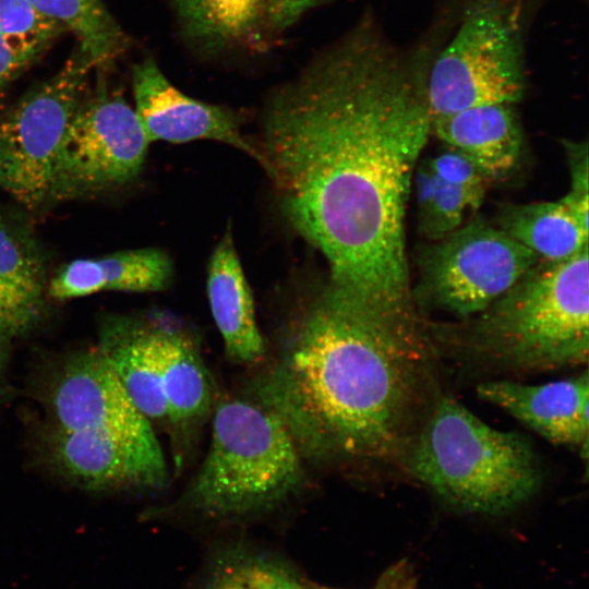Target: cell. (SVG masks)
Here are the masks:
<instances>
[{
  "mask_svg": "<svg viewBox=\"0 0 589 589\" xmlns=\"http://www.w3.org/2000/svg\"><path fill=\"white\" fill-rule=\"evenodd\" d=\"M407 465L449 507L476 515L512 510L533 496L542 480L524 436L488 425L447 397L414 437Z\"/></svg>",
  "mask_w": 589,
  "mask_h": 589,
  "instance_id": "obj_4",
  "label": "cell"
},
{
  "mask_svg": "<svg viewBox=\"0 0 589 589\" xmlns=\"http://www.w3.org/2000/svg\"><path fill=\"white\" fill-rule=\"evenodd\" d=\"M95 69L77 43L62 68L0 115V187L28 209L47 204L53 163Z\"/></svg>",
  "mask_w": 589,
  "mask_h": 589,
  "instance_id": "obj_7",
  "label": "cell"
},
{
  "mask_svg": "<svg viewBox=\"0 0 589 589\" xmlns=\"http://www.w3.org/2000/svg\"><path fill=\"white\" fill-rule=\"evenodd\" d=\"M33 62V59L13 48L0 34V95Z\"/></svg>",
  "mask_w": 589,
  "mask_h": 589,
  "instance_id": "obj_29",
  "label": "cell"
},
{
  "mask_svg": "<svg viewBox=\"0 0 589 589\" xmlns=\"http://www.w3.org/2000/svg\"><path fill=\"white\" fill-rule=\"evenodd\" d=\"M568 168L569 190L560 199L588 227L589 209V163L588 144L584 142L563 141Z\"/></svg>",
  "mask_w": 589,
  "mask_h": 589,
  "instance_id": "obj_26",
  "label": "cell"
},
{
  "mask_svg": "<svg viewBox=\"0 0 589 589\" xmlns=\"http://www.w3.org/2000/svg\"><path fill=\"white\" fill-rule=\"evenodd\" d=\"M212 413L199 470L176 500L144 512V520L238 526L274 514L300 493L304 460L275 413L252 397L221 399Z\"/></svg>",
  "mask_w": 589,
  "mask_h": 589,
  "instance_id": "obj_3",
  "label": "cell"
},
{
  "mask_svg": "<svg viewBox=\"0 0 589 589\" xmlns=\"http://www.w3.org/2000/svg\"><path fill=\"white\" fill-rule=\"evenodd\" d=\"M419 255V298L456 315H478L541 260L482 218L433 240Z\"/></svg>",
  "mask_w": 589,
  "mask_h": 589,
  "instance_id": "obj_9",
  "label": "cell"
},
{
  "mask_svg": "<svg viewBox=\"0 0 589 589\" xmlns=\"http://www.w3.org/2000/svg\"><path fill=\"white\" fill-rule=\"evenodd\" d=\"M432 173L447 183L456 184L484 196L488 177L465 154L450 147L426 163Z\"/></svg>",
  "mask_w": 589,
  "mask_h": 589,
  "instance_id": "obj_27",
  "label": "cell"
},
{
  "mask_svg": "<svg viewBox=\"0 0 589 589\" xmlns=\"http://www.w3.org/2000/svg\"><path fill=\"white\" fill-rule=\"evenodd\" d=\"M48 424L68 431L157 438L97 347L74 351L53 368L43 389Z\"/></svg>",
  "mask_w": 589,
  "mask_h": 589,
  "instance_id": "obj_11",
  "label": "cell"
},
{
  "mask_svg": "<svg viewBox=\"0 0 589 589\" xmlns=\"http://www.w3.org/2000/svg\"><path fill=\"white\" fill-rule=\"evenodd\" d=\"M46 259L31 228L0 209V330L31 332L45 314Z\"/></svg>",
  "mask_w": 589,
  "mask_h": 589,
  "instance_id": "obj_17",
  "label": "cell"
},
{
  "mask_svg": "<svg viewBox=\"0 0 589 589\" xmlns=\"http://www.w3.org/2000/svg\"><path fill=\"white\" fill-rule=\"evenodd\" d=\"M164 318L165 315H108L100 323L96 347L141 413L151 423L168 426L161 384Z\"/></svg>",
  "mask_w": 589,
  "mask_h": 589,
  "instance_id": "obj_15",
  "label": "cell"
},
{
  "mask_svg": "<svg viewBox=\"0 0 589 589\" xmlns=\"http://www.w3.org/2000/svg\"><path fill=\"white\" fill-rule=\"evenodd\" d=\"M479 397L528 425L554 444L587 448L589 433L588 372L540 385L485 382Z\"/></svg>",
  "mask_w": 589,
  "mask_h": 589,
  "instance_id": "obj_14",
  "label": "cell"
},
{
  "mask_svg": "<svg viewBox=\"0 0 589 589\" xmlns=\"http://www.w3.org/2000/svg\"><path fill=\"white\" fill-rule=\"evenodd\" d=\"M483 197L466 188L442 181L433 175L430 199L418 209L421 232L432 240L449 235L461 226L468 209L480 206Z\"/></svg>",
  "mask_w": 589,
  "mask_h": 589,
  "instance_id": "obj_25",
  "label": "cell"
},
{
  "mask_svg": "<svg viewBox=\"0 0 589 589\" xmlns=\"http://www.w3.org/2000/svg\"><path fill=\"white\" fill-rule=\"evenodd\" d=\"M417 576L411 563L402 558L386 568L370 589H417ZM308 589H341L310 581Z\"/></svg>",
  "mask_w": 589,
  "mask_h": 589,
  "instance_id": "obj_28",
  "label": "cell"
},
{
  "mask_svg": "<svg viewBox=\"0 0 589 589\" xmlns=\"http://www.w3.org/2000/svg\"><path fill=\"white\" fill-rule=\"evenodd\" d=\"M64 32L28 0H0V34L17 51L36 61Z\"/></svg>",
  "mask_w": 589,
  "mask_h": 589,
  "instance_id": "obj_24",
  "label": "cell"
},
{
  "mask_svg": "<svg viewBox=\"0 0 589 589\" xmlns=\"http://www.w3.org/2000/svg\"><path fill=\"white\" fill-rule=\"evenodd\" d=\"M206 291L227 357L239 364L262 360L267 349L257 325L252 291L229 228L209 259Z\"/></svg>",
  "mask_w": 589,
  "mask_h": 589,
  "instance_id": "obj_18",
  "label": "cell"
},
{
  "mask_svg": "<svg viewBox=\"0 0 589 589\" xmlns=\"http://www.w3.org/2000/svg\"><path fill=\"white\" fill-rule=\"evenodd\" d=\"M478 315L472 345L495 362L526 371L586 363L588 245L563 261H540Z\"/></svg>",
  "mask_w": 589,
  "mask_h": 589,
  "instance_id": "obj_5",
  "label": "cell"
},
{
  "mask_svg": "<svg viewBox=\"0 0 589 589\" xmlns=\"http://www.w3.org/2000/svg\"><path fill=\"white\" fill-rule=\"evenodd\" d=\"M161 384L179 470L190 442L213 412L214 385L193 335L165 316L160 342Z\"/></svg>",
  "mask_w": 589,
  "mask_h": 589,
  "instance_id": "obj_16",
  "label": "cell"
},
{
  "mask_svg": "<svg viewBox=\"0 0 589 589\" xmlns=\"http://www.w3.org/2000/svg\"><path fill=\"white\" fill-rule=\"evenodd\" d=\"M496 226L544 262L566 260L588 245V227L561 200L506 204Z\"/></svg>",
  "mask_w": 589,
  "mask_h": 589,
  "instance_id": "obj_22",
  "label": "cell"
},
{
  "mask_svg": "<svg viewBox=\"0 0 589 589\" xmlns=\"http://www.w3.org/2000/svg\"><path fill=\"white\" fill-rule=\"evenodd\" d=\"M431 132L469 157L489 180L509 173L521 155L522 130L513 104H482L432 118Z\"/></svg>",
  "mask_w": 589,
  "mask_h": 589,
  "instance_id": "obj_20",
  "label": "cell"
},
{
  "mask_svg": "<svg viewBox=\"0 0 589 589\" xmlns=\"http://www.w3.org/2000/svg\"><path fill=\"white\" fill-rule=\"evenodd\" d=\"M310 581L284 552L235 536L208 545L183 589H308Z\"/></svg>",
  "mask_w": 589,
  "mask_h": 589,
  "instance_id": "obj_19",
  "label": "cell"
},
{
  "mask_svg": "<svg viewBox=\"0 0 589 589\" xmlns=\"http://www.w3.org/2000/svg\"><path fill=\"white\" fill-rule=\"evenodd\" d=\"M38 445L50 471L86 490H160L168 480L157 438L134 440L47 424Z\"/></svg>",
  "mask_w": 589,
  "mask_h": 589,
  "instance_id": "obj_12",
  "label": "cell"
},
{
  "mask_svg": "<svg viewBox=\"0 0 589 589\" xmlns=\"http://www.w3.org/2000/svg\"><path fill=\"white\" fill-rule=\"evenodd\" d=\"M328 0H170L180 38L207 60L274 50L288 31Z\"/></svg>",
  "mask_w": 589,
  "mask_h": 589,
  "instance_id": "obj_10",
  "label": "cell"
},
{
  "mask_svg": "<svg viewBox=\"0 0 589 589\" xmlns=\"http://www.w3.org/2000/svg\"><path fill=\"white\" fill-rule=\"evenodd\" d=\"M173 273V263L161 249L125 250L63 265L51 278L47 293L68 300L105 290L155 292L169 287Z\"/></svg>",
  "mask_w": 589,
  "mask_h": 589,
  "instance_id": "obj_21",
  "label": "cell"
},
{
  "mask_svg": "<svg viewBox=\"0 0 589 589\" xmlns=\"http://www.w3.org/2000/svg\"><path fill=\"white\" fill-rule=\"evenodd\" d=\"M443 26L410 47L366 11L267 98L257 147L285 218L325 259L332 287L416 321L405 215L431 133L428 77Z\"/></svg>",
  "mask_w": 589,
  "mask_h": 589,
  "instance_id": "obj_1",
  "label": "cell"
},
{
  "mask_svg": "<svg viewBox=\"0 0 589 589\" xmlns=\"http://www.w3.org/2000/svg\"><path fill=\"white\" fill-rule=\"evenodd\" d=\"M96 71L95 88L79 105L57 153L47 204L118 189L143 169L151 142L135 110Z\"/></svg>",
  "mask_w": 589,
  "mask_h": 589,
  "instance_id": "obj_8",
  "label": "cell"
},
{
  "mask_svg": "<svg viewBox=\"0 0 589 589\" xmlns=\"http://www.w3.org/2000/svg\"><path fill=\"white\" fill-rule=\"evenodd\" d=\"M530 4L531 0H462L456 31L429 71L431 119L477 105L521 100Z\"/></svg>",
  "mask_w": 589,
  "mask_h": 589,
  "instance_id": "obj_6",
  "label": "cell"
},
{
  "mask_svg": "<svg viewBox=\"0 0 589 589\" xmlns=\"http://www.w3.org/2000/svg\"><path fill=\"white\" fill-rule=\"evenodd\" d=\"M41 14L72 31L95 70H107L125 49V34L103 0H28Z\"/></svg>",
  "mask_w": 589,
  "mask_h": 589,
  "instance_id": "obj_23",
  "label": "cell"
},
{
  "mask_svg": "<svg viewBox=\"0 0 589 589\" xmlns=\"http://www.w3.org/2000/svg\"><path fill=\"white\" fill-rule=\"evenodd\" d=\"M11 339L10 335L0 330V382L9 360Z\"/></svg>",
  "mask_w": 589,
  "mask_h": 589,
  "instance_id": "obj_30",
  "label": "cell"
},
{
  "mask_svg": "<svg viewBox=\"0 0 589 589\" xmlns=\"http://www.w3.org/2000/svg\"><path fill=\"white\" fill-rule=\"evenodd\" d=\"M132 83L134 110L149 142L216 141L262 165L261 152L243 135L237 112L185 95L168 81L153 58L133 67Z\"/></svg>",
  "mask_w": 589,
  "mask_h": 589,
  "instance_id": "obj_13",
  "label": "cell"
},
{
  "mask_svg": "<svg viewBox=\"0 0 589 589\" xmlns=\"http://www.w3.org/2000/svg\"><path fill=\"white\" fill-rule=\"evenodd\" d=\"M417 323L385 317L328 283L289 322L250 397L316 466L390 457L404 445L423 372Z\"/></svg>",
  "mask_w": 589,
  "mask_h": 589,
  "instance_id": "obj_2",
  "label": "cell"
}]
</instances>
